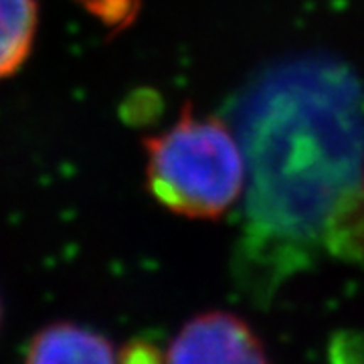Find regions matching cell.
<instances>
[{"mask_svg": "<svg viewBox=\"0 0 364 364\" xmlns=\"http://www.w3.org/2000/svg\"><path fill=\"white\" fill-rule=\"evenodd\" d=\"M245 156L243 265L261 284L316 251L364 253V91L348 65L306 55L261 71L235 107Z\"/></svg>", "mask_w": 364, "mask_h": 364, "instance_id": "obj_1", "label": "cell"}, {"mask_svg": "<svg viewBox=\"0 0 364 364\" xmlns=\"http://www.w3.org/2000/svg\"><path fill=\"white\" fill-rule=\"evenodd\" d=\"M146 182L170 213L217 221L245 191L241 142L223 119L196 116L191 104L168 130L144 140Z\"/></svg>", "mask_w": 364, "mask_h": 364, "instance_id": "obj_2", "label": "cell"}, {"mask_svg": "<svg viewBox=\"0 0 364 364\" xmlns=\"http://www.w3.org/2000/svg\"><path fill=\"white\" fill-rule=\"evenodd\" d=\"M164 360L184 363H267V346L245 318L225 310L196 314L172 338Z\"/></svg>", "mask_w": 364, "mask_h": 364, "instance_id": "obj_3", "label": "cell"}, {"mask_svg": "<svg viewBox=\"0 0 364 364\" xmlns=\"http://www.w3.org/2000/svg\"><path fill=\"white\" fill-rule=\"evenodd\" d=\"M117 356L119 350L112 340L71 322L45 326L25 350L28 363H114Z\"/></svg>", "mask_w": 364, "mask_h": 364, "instance_id": "obj_4", "label": "cell"}, {"mask_svg": "<svg viewBox=\"0 0 364 364\" xmlns=\"http://www.w3.org/2000/svg\"><path fill=\"white\" fill-rule=\"evenodd\" d=\"M37 26V0H0V81L23 67L33 49Z\"/></svg>", "mask_w": 364, "mask_h": 364, "instance_id": "obj_5", "label": "cell"}, {"mask_svg": "<svg viewBox=\"0 0 364 364\" xmlns=\"http://www.w3.org/2000/svg\"><path fill=\"white\" fill-rule=\"evenodd\" d=\"M160 358L164 356L160 354L158 346L148 340H136L128 346L119 348V356H117V360H124V363H154Z\"/></svg>", "mask_w": 364, "mask_h": 364, "instance_id": "obj_6", "label": "cell"}, {"mask_svg": "<svg viewBox=\"0 0 364 364\" xmlns=\"http://www.w3.org/2000/svg\"><path fill=\"white\" fill-rule=\"evenodd\" d=\"M0 324H2V301H0Z\"/></svg>", "mask_w": 364, "mask_h": 364, "instance_id": "obj_7", "label": "cell"}]
</instances>
